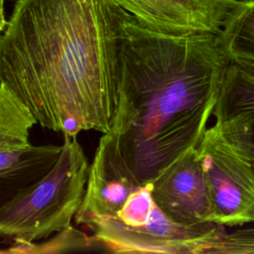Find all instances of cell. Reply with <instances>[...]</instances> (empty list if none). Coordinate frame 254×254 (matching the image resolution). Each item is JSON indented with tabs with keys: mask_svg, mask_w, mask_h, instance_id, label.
<instances>
[{
	"mask_svg": "<svg viewBox=\"0 0 254 254\" xmlns=\"http://www.w3.org/2000/svg\"><path fill=\"white\" fill-rule=\"evenodd\" d=\"M231 61H254V1L242 0L219 33Z\"/></svg>",
	"mask_w": 254,
	"mask_h": 254,
	"instance_id": "cell-12",
	"label": "cell"
},
{
	"mask_svg": "<svg viewBox=\"0 0 254 254\" xmlns=\"http://www.w3.org/2000/svg\"><path fill=\"white\" fill-rule=\"evenodd\" d=\"M208 188L210 221L236 226L254 221V180L214 126L197 146Z\"/></svg>",
	"mask_w": 254,
	"mask_h": 254,
	"instance_id": "cell-5",
	"label": "cell"
},
{
	"mask_svg": "<svg viewBox=\"0 0 254 254\" xmlns=\"http://www.w3.org/2000/svg\"><path fill=\"white\" fill-rule=\"evenodd\" d=\"M38 124L31 109L4 83L0 84V151L28 145L30 130Z\"/></svg>",
	"mask_w": 254,
	"mask_h": 254,
	"instance_id": "cell-11",
	"label": "cell"
},
{
	"mask_svg": "<svg viewBox=\"0 0 254 254\" xmlns=\"http://www.w3.org/2000/svg\"><path fill=\"white\" fill-rule=\"evenodd\" d=\"M230 63L219 33L164 32L126 12L109 132L140 185L199 145Z\"/></svg>",
	"mask_w": 254,
	"mask_h": 254,
	"instance_id": "cell-2",
	"label": "cell"
},
{
	"mask_svg": "<svg viewBox=\"0 0 254 254\" xmlns=\"http://www.w3.org/2000/svg\"><path fill=\"white\" fill-rule=\"evenodd\" d=\"M212 115L218 134L254 180V78L232 61L225 71Z\"/></svg>",
	"mask_w": 254,
	"mask_h": 254,
	"instance_id": "cell-9",
	"label": "cell"
},
{
	"mask_svg": "<svg viewBox=\"0 0 254 254\" xmlns=\"http://www.w3.org/2000/svg\"><path fill=\"white\" fill-rule=\"evenodd\" d=\"M142 185L125 164L112 134L104 133L89 168L88 181L75 222L116 217L129 195Z\"/></svg>",
	"mask_w": 254,
	"mask_h": 254,
	"instance_id": "cell-7",
	"label": "cell"
},
{
	"mask_svg": "<svg viewBox=\"0 0 254 254\" xmlns=\"http://www.w3.org/2000/svg\"><path fill=\"white\" fill-rule=\"evenodd\" d=\"M62 146L28 144L0 151V190L2 201L43 178L56 164Z\"/></svg>",
	"mask_w": 254,
	"mask_h": 254,
	"instance_id": "cell-10",
	"label": "cell"
},
{
	"mask_svg": "<svg viewBox=\"0 0 254 254\" xmlns=\"http://www.w3.org/2000/svg\"><path fill=\"white\" fill-rule=\"evenodd\" d=\"M89 168L76 136L64 135L53 168L1 203V236L35 242L69 227L82 203Z\"/></svg>",
	"mask_w": 254,
	"mask_h": 254,
	"instance_id": "cell-3",
	"label": "cell"
},
{
	"mask_svg": "<svg viewBox=\"0 0 254 254\" xmlns=\"http://www.w3.org/2000/svg\"><path fill=\"white\" fill-rule=\"evenodd\" d=\"M152 195L156 205L180 224L211 222L210 197L197 147L184 153L153 182Z\"/></svg>",
	"mask_w": 254,
	"mask_h": 254,
	"instance_id": "cell-6",
	"label": "cell"
},
{
	"mask_svg": "<svg viewBox=\"0 0 254 254\" xmlns=\"http://www.w3.org/2000/svg\"><path fill=\"white\" fill-rule=\"evenodd\" d=\"M126 11L113 0H17L0 39V80L42 127L107 133Z\"/></svg>",
	"mask_w": 254,
	"mask_h": 254,
	"instance_id": "cell-1",
	"label": "cell"
},
{
	"mask_svg": "<svg viewBox=\"0 0 254 254\" xmlns=\"http://www.w3.org/2000/svg\"><path fill=\"white\" fill-rule=\"evenodd\" d=\"M252 1H254V0H252Z\"/></svg>",
	"mask_w": 254,
	"mask_h": 254,
	"instance_id": "cell-17",
	"label": "cell"
},
{
	"mask_svg": "<svg viewBox=\"0 0 254 254\" xmlns=\"http://www.w3.org/2000/svg\"><path fill=\"white\" fill-rule=\"evenodd\" d=\"M146 25L169 33L218 34L242 0H113Z\"/></svg>",
	"mask_w": 254,
	"mask_h": 254,
	"instance_id": "cell-8",
	"label": "cell"
},
{
	"mask_svg": "<svg viewBox=\"0 0 254 254\" xmlns=\"http://www.w3.org/2000/svg\"><path fill=\"white\" fill-rule=\"evenodd\" d=\"M152 189L153 183L141 186L129 195L117 216L111 218L132 227H140L144 225L148 221L155 205Z\"/></svg>",
	"mask_w": 254,
	"mask_h": 254,
	"instance_id": "cell-14",
	"label": "cell"
},
{
	"mask_svg": "<svg viewBox=\"0 0 254 254\" xmlns=\"http://www.w3.org/2000/svg\"><path fill=\"white\" fill-rule=\"evenodd\" d=\"M240 246L245 254H254V228L244 229L240 236Z\"/></svg>",
	"mask_w": 254,
	"mask_h": 254,
	"instance_id": "cell-15",
	"label": "cell"
},
{
	"mask_svg": "<svg viewBox=\"0 0 254 254\" xmlns=\"http://www.w3.org/2000/svg\"><path fill=\"white\" fill-rule=\"evenodd\" d=\"M236 64H238L250 76L254 78V61L250 60H236L232 61Z\"/></svg>",
	"mask_w": 254,
	"mask_h": 254,
	"instance_id": "cell-16",
	"label": "cell"
},
{
	"mask_svg": "<svg viewBox=\"0 0 254 254\" xmlns=\"http://www.w3.org/2000/svg\"><path fill=\"white\" fill-rule=\"evenodd\" d=\"M93 238L115 253L202 254L209 238L220 228L206 222L188 226L168 217L155 203L148 221L132 227L114 218H96L85 224Z\"/></svg>",
	"mask_w": 254,
	"mask_h": 254,
	"instance_id": "cell-4",
	"label": "cell"
},
{
	"mask_svg": "<svg viewBox=\"0 0 254 254\" xmlns=\"http://www.w3.org/2000/svg\"><path fill=\"white\" fill-rule=\"evenodd\" d=\"M91 244L89 237L71 225L56 233L50 239L42 242L13 241L7 249H2V254H45L60 253L70 250L87 248Z\"/></svg>",
	"mask_w": 254,
	"mask_h": 254,
	"instance_id": "cell-13",
	"label": "cell"
}]
</instances>
